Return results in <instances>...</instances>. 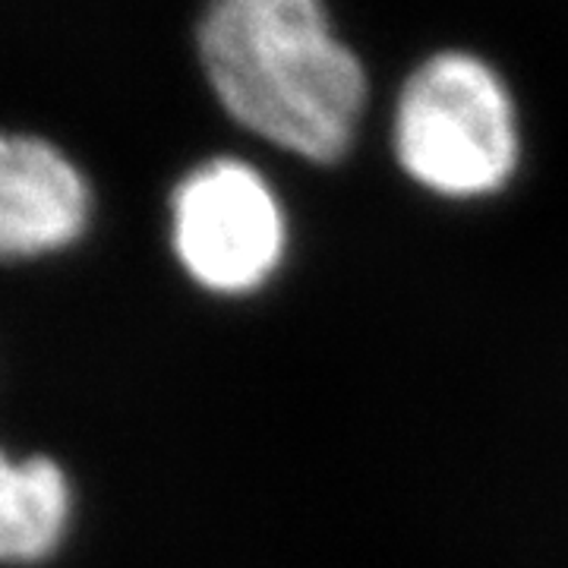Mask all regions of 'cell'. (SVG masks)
Wrapping results in <instances>:
<instances>
[{
  "mask_svg": "<svg viewBox=\"0 0 568 568\" xmlns=\"http://www.w3.org/2000/svg\"><path fill=\"white\" fill-rule=\"evenodd\" d=\"M196 48L219 102L246 130L313 162L345 155L366 77L320 0H205Z\"/></svg>",
  "mask_w": 568,
  "mask_h": 568,
  "instance_id": "6da1fadb",
  "label": "cell"
},
{
  "mask_svg": "<svg viewBox=\"0 0 568 568\" xmlns=\"http://www.w3.org/2000/svg\"><path fill=\"white\" fill-rule=\"evenodd\" d=\"M392 142L414 181L452 200L506 186L518 164V130L496 70L467 51L429 54L402 85Z\"/></svg>",
  "mask_w": 568,
  "mask_h": 568,
  "instance_id": "7a4b0ae2",
  "label": "cell"
},
{
  "mask_svg": "<svg viewBox=\"0 0 568 568\" xmlns=\"http://www.w3.org/2000/svg\"><path fill=\"white\" fill-rule=\"evenodd\" d=\"M171 241L193 282L215 294H246L282 263V205L250 164L212 159L178 183Z\"/></svg>",
  "mask_w": 568,
  "mask_h": 568,
  "instance_id": "3957f363",
  "label": "cell"
},
{
  "mask_svg": "<svg viewBox=\"0 0 568 568\" xmlns=\"http://www.w3.org/2000/svg\"><path fill=\"white\" fill-rule=\"evenodd\" d=\"M89 190L80 171L39 136L0 140V250L36 260L80 241Z\"/></svg>",
  "mask_w": 568,
  "mask_h": 568,
  "instance_id": "277c9868",
  "label": "cell"
},
{
  "mask_svg": "<svg viewBox=\"0 0 568 568\" xmlns=\"http://www.w3.org/2000/svg\"><path fill=\"white\" fill-rule=\"evenodd\" d=\"M70 525V484L51 458H3L0 465V556L41 562Z\"/></svg>",
  "mask_w": 568,
  "mask_h": 568,
  "instance_id": "5b68a950",
  "label": "cell"
}]
</instances>
